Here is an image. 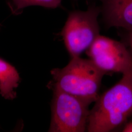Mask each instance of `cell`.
Here are the masks:
<instances>
[{
  "instance_id": "8",
  "label": "cell",
  "mask_w": 132,
  "mask_h": 132,
  "mask_svg": "<svg viewBox=\"0 0 132 132\" xmlns=\"http://www.w3.org/2000/svg\"><path fill=\"white\" fill-rule=\"evenodd\" d=\"M12 12L18 13L26 7L41 6L48 9H56L61 6V0H11Z\"/></svg>"
},
{
  "instance_id": "5",
  "label": "cell",
  "mask_w": 132,
  "mask_h": 132,
  "mask_svg": "<svg viewBox=\"0 0 132 132\" xmlns=\"http://www.w3.org/2000/svg\"><path fill=\"white\" fill-rule=\"evenodd\" d=\"M99 69L124 73L132 68V52L122 42L99 35L86 51Z\"/></svg>"
},
{
  "instance_id": "2",
  "label": "cell",
  "mask_w": 132,
  "mask_h": 132,
  "mask_svg": "<svg viewBox=\"0 0 132 132\" xmlns=\"http://www.w3.org/2000/svg\"><path fill=\"white\" fill-rule=\"evenodd\" d=\"M51 73L52 80L48 87L58 88L89 105L98 98L102 79L106 74L90 59L80 57L71 58L67 66L54 68Z\"/></svg>"
},
{
  "instance_id": "6",
  "label": "cell",
  "mask_w": 132,
  "mask_h": 132,
  "mask_svg": "<svg viewBox=\"0 0 132 132\" xmlns=\"http://www.w3.org/2000/svg\"><path fill=\"white\" fill-rule=\"evenodd\" d=\"M101 13L107 28L132 30V0H98Z\"/></svg>"
},
{
  "instance_id": "7",
  "label": "cell",
  "mask_w": 132,
  "mask_h": 132,
  "mask_svg": "<svg viewBox=\"0 0 132 132\" xmlns=\"http://www.w3.org/2000/svg\"><path fill=\"white\" fill-rule=\"evenodd\" d=\"M20 81L19 73L14 66L0 58V94L5 99L16 97L15 89Z\"/></svg>"
},
{
  "instance_id": "4",
  "label": "cell",
  "mask_w": 132,
  "mask_h": 132,
  "mask_svg": "<svg viewBox=\"0 0 132 132\" xmlns=\"http://www.w3.org/2000/svg\"><path fill=\"white\" fill-rule=\"evenodd\" d=\"M51 89L53 95L48 132H84L87 130L90 105L58 88Z\"/></svg>"
},
{
  "instance_id": "9",
  "label": "cell",
  "mask_w": 132,
  "mask_h": 132,
  "mask_svg": "<svg viewBox=\"0 0 132 132\" xmlns=\"http://www.w3.org/2000/svg\"><path fill=\"white\" fill-rule=\"evenodd\" d=\"M126 34L125 35V39L127 44L130 47L132 51V30L126 31Z\"/></svg>"
},
{
  "instance_id": "1",
  "label": "cell",
  "mask_w": 132,
  "mask_h": 132,
  "mask_svg": "<svg viewBox=\"0 0 132 132\" xmlns=\"http://www.w3.org/2000/svg\"><path fill=\"white\" fill-rule=\"evenodd\" d=\"M116 85L99 95L90 111L87 131L108 132L132 116V68Z\"/></svg>"
},
{
  "instance_id": "3",
  "label": "cell",
  "mask_w": 132,
  "mask_h": 132,
  "mask_svg": "<svg viewBox=\"0 0 132 132\" xmlns=\"http://www.w3.org/2000/svg\"><path fill=\"white\" fill-rule=\"evenodd\" d=\"M100 6L95 5H90L85 11L75 10L69 13L61 35L71 58L80 57L100 35Z\"/></svg>"
},
{
  "instance_id": "10",
  "label": "cell",
  "mask_w": 132,
  "mask_h": 132,
  "mask_svg": "<svg viewBox=\"0 0 132 132\" xmlns=\"http://www.w3.org/2000/svg\"><path fill=\"white\" fill-rule=\"evenodd\" d=\"M122 132H132V120L125 124L123 128Z\"/></svg>"
}]
</instances>
